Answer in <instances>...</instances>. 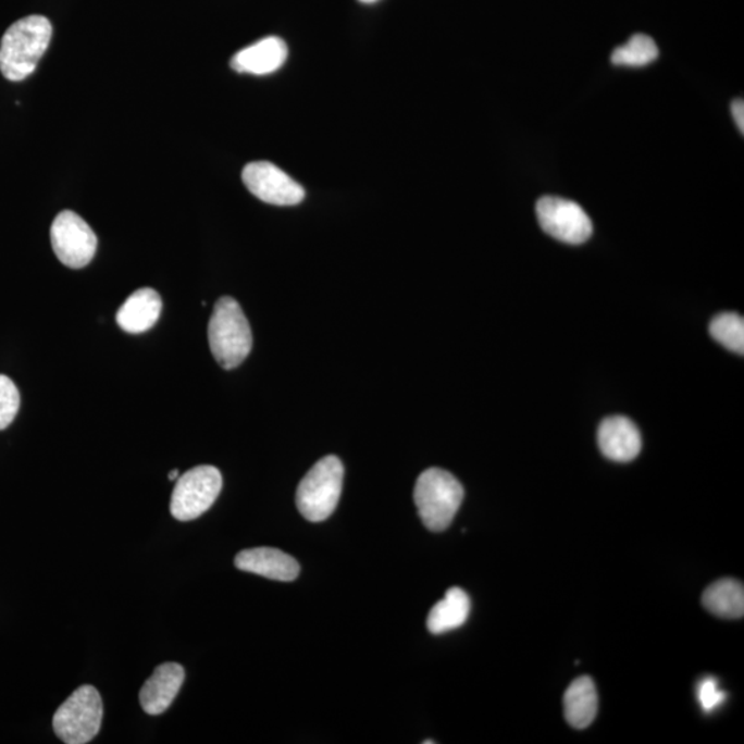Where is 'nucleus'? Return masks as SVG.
Returning a JSON list of instances; mask_svg holds the SVG:
<instances>
[{
    "mask_svg": "<svg viewBox=\"0 0 744 744\" xmlns=\"http://www.w3.org/2000/svg\"><path fill=\"white\" fill-rule=\"evenodd\" d=\"M53 27L44 15H28L14 23L0 44V72L10 82H21L34 74L48 50Z\"/></svg>",
    "mask_w": 744,
    "mask_h": 744,
    "instance_id": "1",
    "label": "nucleus"
},
{
    "mask_svg": "<svg viewBox=\"0 0 744 744\" xmlns=\"http://www.w3.org/2000/svg\"><path fill=\"white\" fill-rule=\"evenodd\" d=\"M209 344L222 369L239 367L252 348L250 324L239 302L231 297L216 301L209 323Z\"/></svg>",
    "mask_w": 744,
    "mask_h": 744,
    "instance_id": "2",
    "label": "nucleus"
},
{
    "mask_svg": "<svg viewBox=\"0 0 744 744\" xmlns=\"http://www.w3.org/2000/svg\"><path fill=\"white\" fill-rule=\"evenodd\" d=\"M462 484L447 470H425L416 483L413 500L427 530L441 532L451 525L463 500Z\"/></svg>",
    "mask_w": 744,
    "mask_h": 744,
    "instance_id": "3",
    "label": "nucleus"
},
{
    "mask_svg": "<svg viewBox=\"0 0 744 744\" xmlns=\"http://www.w3.org/2000/svg\"><path fill=\"white\" fill-rule=\"evenodd\" d=\"M344 464L335 455L314 463L298 485L296 503L305 519L319 523L337 509L343 493Z\"/></svg>",
    "mask_w": 744,
    "mask_h": 744,
    "instance_id": "4",
    "label": "nucleus"
},
{
    "mask_svg": "<svg viewBox=\"0 0 744 744\" xmlns=\"http://www.w3.org/2000/svg\"><path fill=\"white\" fill-rule=\"evenodd\" d=\"M103 706L95 686L82 685L57 710L55 735L66 744L89 743L100 732Z\"/></svg>",
    "mask_w": 744,
    "mask_h": 744,
    "instance_id": "5",
    "label": "nucleus"
},
{
    "mask_svg": "<svg viewBox=\"0 0 744 744\" xmlns=\"http://www.w3.org/2000/svg\"><path fill=\"white\" fill-rule=\"evenodd\" d=\"M222 489L220 470L209 464L188 470L175 484L170 511L174 519H198L214 505Z\"/></svg>",
    "mask_w": 744,
    "mask_h": 744,
    "instance_id": "6",
    "label": "nucleus"
},
{
    "mask_svg": "<svg viewBox=\"0 0 744 744\" xmlns=\"http://www.w3.org/2000/svg\"><path fill=\"white\" fill-rule=\"evenodd\" d=\"M51 246L61 263L72 269L89 265L97 251V236L80 215L61 211L50 230Z\"/></svg>",
    "mask_w": 744,
    "mask_h": 744,
    "instance_id": "7",
    "label": "nucleus"
},
{
    "mask_svg": "<svg viewBox=\"0 0 744 744\" xmlns=\"http://www.w3.org/2000/svg\"><path fill=\"white\" fill-rule=\"evenodd\" d=\"M536 215L547 235L568 245H582L593 234L592 220L575 201L545 196L537 201Z\"/></svg>",
    "mask_w": 744,
    "mask_h": 744,
    "instance_id": "8",
    "label": "nucleus"
},
{
    "mask_svg": "<svg viewBox=\"0 0 744 744\" xmlns=\"http://www.w3.org/2000/svg\"><path fill=\"white\" fill-rule=\"evenodd\" d=\"M241 178L246 188L268 204L296 206L305 199L302 186L271 162L248 163Z\"/></svg>",
    "mask_w": 744,
    "mask_h": 744,
    "instance_id": "9",
    "label": "nucleus"
},
{
    "mask_svg": "<svg viewBox=\"0 0 744 744\" xmlns=\"http://www.w3.org/2000/svg\"><path fill=\"white\" fill-rule=\"evenodd\" d=\"M598 447L615 462H630L638 457L643 442L633 421L627 417H609L602 422L597 433Z\"/></svg>",
    "mask_w": 744,
    "mask_h": 744,
    "instance_id": "10",
    "label": "nucleus"
},
{
    "mask_svg": "<svg viewBox=\"0 0 744 744\" xmlns=\"http://www.w3.org/2000/svg\"><path fill=\"white\" fill-rule=\"evenodd\" d=\"M235 566L240 571L281 582L296 581L301 571L296 558L273 547L243 550L236 556Z\"/></svg>",
    "mask_w": 744,
    "mask_h": 744,
    "instance_id": "11",
    "label": "nucleus"
},
{
    "mask_svg": "<svg viewBox=\"0 0 744 744\" xmlns=\"http://www.w3.org/2000/svg\"><path fill=\"white\" fill-rule=\"evenodd\" d=\"M185 680L183 666L178 664L160 665L149 677L139 692V702L149 716L163 715L172 706Z\"/></svg>",
    "mask_w": 744,
    "mask_h": 744,
    "instance_id": "12",
    "label": "nucleus"
},
{
    "mask_svg": "<svg viewBox=\"0 0 744 744\" xmlns=\"http://www.w3.org/2000/svg\"><path fill=\"white\" fill-rule=\"evenodd\" d=\"M287 57L286 41L268 36L232 57L231 66L239 74L269 75L281 70Z\"/></svg>",
    "mask_w": 744,
    "mask_h": 744,
    "instance_id": "13",
    "label": "nucleus"
},
{
    "mask_svg": "<svg viewBox=\"0 0 744 744\" xmlns=\"http://www.w3.org/2000/svg\"><path fill=\"white\" fill-rule=\"evenodd\" d=\"M162 313V298L153 288L133 293L116 314V322L128 334H141L158 323Z\"/></svg>",
    "mask_w": 744,
    "mask_h": 744,
    "instance_id": "14",
    "label": "nucleus"
},
{
    "mask_svg": "<svg viewBox=\"0 0 744 744\" xmlns=\"http://www.w3.org/2000/svg\"><path fill=\"white\" fill-rule=\"evenodd\" d=\"M598 710L596 684L591 677H579L571 682L565 695V715L568 723L576 730L592 726Z\"/></svg>",
    "mask_w": 744,
    "mask_h": 744,
    "instance_id": "15",
    "label": "nucleus"
},
{
    "mask_svg": "<svg viewBox=\"0 0 744 744\" xmlns=\"http://www.w3.org/2000/svg\"><path fill=\"white\" fill-rule=\"evenodd\" d=\"M470 598L461 587H451L446 597L431 609L427 629L432 634H444L461 628L470 613Z\"/></svg>",
    "mask_w": 744,
    "mask_h": 744,
    "instance_id": "16",
    "label": "nucleus"
},
{
    "mask_svg": "<svg viewBox=\"0 0 744 744\" xmlns=\"http://www.w3.org/2000/svg\"><path fill=\"white\" fill-rule=\"evenodd\" d=\"M703 607L723 619H741L744 615V587L736 579H721L706 588Z\"/></svg>",
    "mask_w": 744,
    "mask_h": 744,
    "instance_id": "17",
    "label": "nucleus"
},
{
    "mask_svg": "<svg viewBox=\"0 0 744 744\" xmlns=\"http://www.w3.org/2000/svg\"><path fill=\"white\" fill-rule=\"evenodd\" d=\"M659 57V49L653 38L647 35H634L627 45L615 49L611 61L613 65L645 66Z\"/></svg>",
    "mask_w": 744,
    "mask_h": 744,
    "instance_id": "18",
    "label": "nucleus"
},
{
    "mask_svg": "<svg viewBox=\"0 0 744 744\" xmlns=\"http://www.w3.org/2000/svg\"><path fill=\"white\" fill-rule=\"evenodd\" d=\"M711 337L735 354H744V320L737 313L718 314L710 323Z\"/></svg>",
    "mask_w": 744,
    "mask_h": 744,
    "instance_id": "19",
    "label": "nucleus"
},
{
    "mask_svg": "<svg viewBox=\"0 0 744 744\" xmlns=\"http://www.w3.org/2000/svg\"><path fill=\"white\" fill-rule=\"evenodd\" d=\"M20 410V393L14 382L0 375V431L10 426Z\"/></svg>",
    "mask_w": 744,
    "mask_h": 744,
    "instance_id": "20",
    "label": "nucleus"
},
{
    "mask_svg": "<svg viewBox=\"0 0 744 744\" xmlns=\"http://www.w3.org/2000/svg\"><path fill=\"white\" fill-rule=\"evenodd\" d=\"M697 697H699L703 710L706 712L716 710L727 699L726 692L718 689L717 681L712 677H707L700 682L699 689H697Z\"/></svg>",
    "mask_w": 744,
    "mask_h": 744,
    "instance_id": "21",
    "label": "nucleus"
},
{
    "mask_svg": "<svg viewBox=\"0 0 744 744\" xmlns=\"http://www.w3.org/2000/svg\"><path fill=\"white\" fill-rule=\"evenodd\" d=\"M732 115L735 119L739 131L744 132V102L743 100H736L732 103Z\"/></svg>",
    "mask_w": 744,
    "mask_h": 744,
    "instance_id": "22",
    "label": "nucleus"
},
{
    "mask_svg": "<svg viewBox=\"0 0 744 744\" xmlns=\"http://www.w3.org/2000/svg\"><path fill=\"white\" fill-rule=\"evenodd\" d=\"M178 478H179V472L177 469H174L173 472L169 473V480H172V482H174V480H177Z\"/></svg>",
    "mask_w": 744,
    "mask_h": 744,
    "instance_id": "23",
    "label": "nucleus"
},
{
    "mask_svg": "<svg viewBox=\"0 0 744 744\" xmlns=\"http://www.w3.org/2000/svg\"><path fill=\"white\" fill-rule=\"evenodd\" d=\"M359 2L370 4V3L379 2V0H359Z\"/></svg>",
    "mask_w": 744,
    "mask_h": 744,
    "instance_id": "24",
    "label": "nucleus"
},
{
    "mask_svg": "<svg viewBox=\"0 0 744 744\" xmlns=\"http://www.w3.org/2000/svg\"><path fill=\"white\" fill-rule=\"evenodd\" d=\"M423 743H425V744H431V743H434V742H432V741H426V742H423Z\"/></svg>",
    "mask_w": 744,
    "mask_h": 744,
    "instance_id": "25",
    "label": "nucleus"
}]
</instances>
